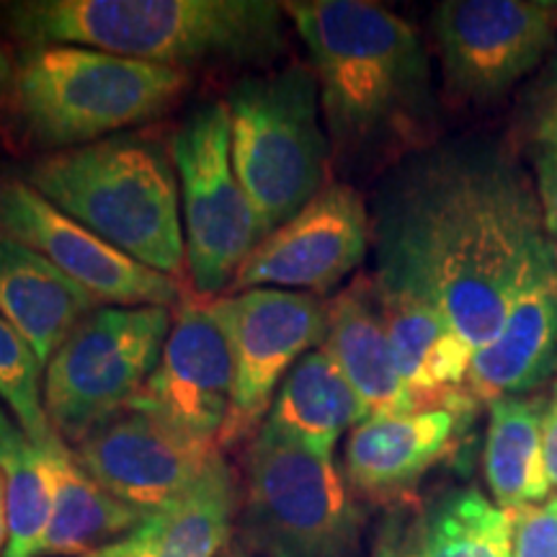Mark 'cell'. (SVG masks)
<instances>
[{
    "mask_svg": "<svg viewBox=\"0 0 557 557\" xmlns=\"http://www.w3.org/2000/svg\"><path fill=\"white\" fill-rule=\"evenodd\" d=\"M374 238V278L436 302L472 351L496 336L527 284L557 269L537 189L485 145L410 163L382 194Z\"/></svg>",
    "mask_w": 557,
    "mask_h": 557,
    "instance_id": "obj_1",
    "label": "cell"
},
{
    "mask_svg": "<svg viewBox=\"0 0 557 557\" xmlns=\"http://www.w3.org/2000/svg\"><path fill=\"white\" fill-rule=\"evenodd\" d=\"M282 5L310 52L338 169H374L429 148L436 129L431 62L406 18L367 0Z\"/></svg>",
    "mask_w": 557,
    "mask_h": 557,
    "instance_id": "obj_2",
    "label": "cell"
},
{
    "mask_svg": "<svg viewBox=\"0 0 557 557\" xmlns=\"http://www.w3.org/2000/svg\"><path fill=\"white\" fill-rule=\"evenodd\" d=\"M274 0H26L5 5L13 37L70 45L186 70L269 65L287 45Z\"/></svg>",
    "mask_w": 557,
    "mask_h": 557,
    "instance_id": "obj_3",
    "label": "cell"
},
{
    "mask_svg": "<svg viewBox=\"0 0 557 557\" xmlns=\"http://www.w3.org/2000/svg\"><path fill=\"white\" fill-rule=\"evenodd\" d=\"M26 184L129 259L184 282L186 238L171 150L143 135H114L54 150Z\"/></svg>",
    "mask_w": 557,
    "mask_h": 557,
    "instance_id": "obj_4",
    "label": "cell"
},
{
    "mask_svg": "<svg viewBox=\"0 0 557 557\" xmlns=\"http://www.w3.org/2000/svg\"><path fill=\"white\" fill-rule=\"evenodd\" d=\"M189 73L88 47H26L13 75V114L37 145L81 148L158 120Z\"/></svg>",
    "mask_w": 557,
    "mask_h": 557,
    "instance_id": "obj_5",
    "label": "cell"
},
{
    "mask_svg": "<svg viewBox=\"0 0 557 557\" xmlns=\"http://www.w3.org/2000/svg\"><path fill=\"white\" fill-rule=\"evenodd\" d=\"M225 103L233 169L263 235H271L331 184L318 78L305 65L248 75L230 88Z\"/></svg>",
    "mask_w": 557,
    "mask_h": 557,
    "instance_id": "obj_6",
    "label": "cell"
},
{
    "mask_svg": "<svg viewBox=\"0 0 557 557\" xmlns=\"http://www.w3.org/2000/svg\"><path fill=\"white\" fill-rule=\"evenodd\" d=\"M246 549L263 557H351L359 511L333 455L263 421L246 451L238 506Z\"/></svg>",
    "mask_w": 557,
    "mask_h": 557,
    "instance_id": "obj_7",
    "label": "cell"
},
{
    "mask_svg": "<svg viewBox=\"0 0 557 557\" xmlns=\"http://www.w3.org/2000/svg\"><path fill=\"white\" fill-rule=\"evenodd\" d=\"M173 325L169 308H99L45 369V410L65 444H78L135 406Z\"/></svg>",
    "mask_w": 557,
    "mask_h": 557,
    "instance_id": "obj_8",
    "label": "cell"
},
{
    "mask_svg": "<svg viewBox=\"0 0 557 557\" xmlns=\"http://www.w3.org/2000/svg\"><path fill=\"white\" fill-rule=\"evenodd\" d=\"M184 218L186 269L199 297H222L243 261L267 238L233 169L225 101L194 109L171 137Z\"/></svg>",
    "mask_w": 557,
    "mask_h": 557,
    "instance_id": "obj_9",
    "label": "cell"
},
{
    "mask_svg": "<svg viewBox=\"0 0 557 557\" xmlns=\"http://www.w3.org/2000/svg\"><path fill=\"white\" fill-rule=\"evenodd\" d=\"M557 3L447 0L434 9V39L451 99L487 103L532 73L553 47Z\"/></svg>",
    "mask_w": 557,
    "mask_h": 557,
    "instance_id": "obj_10",
    "label": "cell"
},
{
    "mask_svg": "<svg viewBox=\"0 0 557 557\" xmlns=\"http://www.w3.org/2000/svg\"><path fill=\"white\" fill-rule=\"evenodd\" d=\"M227 297L235 382L220 449L259 434L289 369L325 336V302L310 292L261 287Z\"/></svg>",
    "mask_w": 557,
    "mask_h": 557,
    "instance_id": "obj_11",
    "label": "cell"
},
{
    "mask_svg": "<svg viewBox=\"0 0 557 557\" xmlns=\"http://www.w3.org/2000/svg\"><path fill=\"white\" fill-rule=\"evenodd\" d=\"M233 382L230 297L189 295L173 312L163 357L129 410L158 418L199 442L218 444Z\"/></svg>",
    "mask_w": 557,
    "mask_h": 557,
    "instance_id": "obj_12",
    "label": "cell"
},
{
    "mask_svg": "<svg viewBox=\"0 0 557 557\" xmlns=\"http://www.w3.org/2000/svg\"><path fill=\"white\" fill-rule=\"evenodd\" d=\"M0 230L47 256L107 308L176 310L189 297L178 278L129 259L94 230L60 212L26 181H5L0 186Z\"/></svg>",
    "mask_w": 557,
    "mask_h": 557,
    "instance_id": "obj_13",
    "label": "cell"
},
{
    "mask_svg": "<svg viewBox=\"0 0 557 557\" xmlns=\"http://www.w3.org/2000/svg\"><path fill=\"white\" fill-rule=\"evenodd\" d=\"M369 235L372 225L361 194L351 184L331 181L253 248L227 295L261 287L325 295L364 261Z\"/></svg>",
    "mask_w": 557,
    "mask_h": 557,
    "instance_id": "obj_14",
    "label": "cell"
},
{
    "mask_svg": "<svg viewBox=\"0 0 557 557\" xmlns=\"http://www.w3.org/2000/svg\"><path fill=\"white\" fill-rule=\"evenodd\" d=\"M220 455L218 444L181 434L139 410L111 418L75 447L88 475L145 517L189 491Z\"/></svg>",
    "mask_w": 557,
    "mask_h": 557,
    "instance_id": "obj_15",
    "label": "cell"
},
{
    "mask_svg": "<svg viewBox=\"0 0 557 557\" xmlns=\"http://www.w3.org/2000/svg\"><path fill=\"white\" fill-rule=\"evenodd\" d=\"M374 287L395 364L413 395L418 413L444 408L470 416L478 406L465 387L472 346L447 312L431 299L380 278H374Z\"/></svg>",
    "mask_w": 557,
    "mask_h": 557,
    "instance_id": "obj_16",
    "label": "cell"
},
{
    "mask_svg": "<svg viewBox=\"0 0 557 557\" xmlns=\"http://www.w3.org/2000/svg\"><path fill=\"white\" fill-rule=\"evenodd\" d=\"M457 410H421L408 416L367 418L346 442V483L369 500L389 504L408 496L421 478L455 447Z\"/></svg>",
    "mask_w": 557,
    "mask_h": 557,
    "instance_id": "obj_17",
    "label": "cell"
},
{
    "mask_svg": "<svg viewBox=\"0 0 557 557\" xmlns=\"http://www.w3.org/2000/svg\"><path fill=\"white\" fill-rule=\"evenodd\" d=\"M320 348L357 393L369 418L418 413L395 364L372 276H357L325 302Z\"/></svg>",
    "mask_w": 557,
    "mask_h": 557,
    "instance_id": "obj_18",
    "label": "cell"
},
{
    "mask_svg": "<svg viewBox=\"0 0 557 557\" xmlns=\"http://www.w3.org/2000/svg\"><path fill=\"white\" fill-rule=\"evenodd\" d=\"M555 374L557 269L527 284L496 336L472 351L465 387L478 403H493L534 393Z\"/></svg>",
    "mask_w": 557,
    "mask_h": 557,
    "instance_id": "obj_19",
    "label": "cell"
},
{
    "mask_svg": "<svg viewBox=\"0 0 557 557\" xmlns=\"http://www.w3.org/2000/svg\"><path fill=\"white\" fill-rule=\"evenodd\" d=\"M99 308V299L47 256L0 235V315L26 338L45 369L70 333Z\"/></svg>",
    "mask_w": 557,
    "mask_h": 557,
    "instance_id": "obj_20",
    "label": "cell"
},
{
    "mask_svg": "<svg viewBox=\"0 0 557 557\" xmlns=\"http://www.w3.org/2000/svg\"><path fill=\"white\" fill-rule=\"evenodd\" d=\"M238 506V480L220 455L189 491L116 542L120 557H220L230 547Z\"/></svg>",
    "mask_w": 557,
    "mask_h": 557,
    "instance_id": "obj_21",
    "label": "cell"
},
{
    "mask_svg": "<svg viewBox=\"0 0 557 557\" xmlns=\"http://www.w3.org/2000/svg\"><path fill=\"white\" fill-rule=\"evenodd\" d=\"M54 475V506L37 557H78L127 537L145 521L107 487H101L78 462L65 442L47 449Z\"/></svg>",
    "mask_w": 557,
    "mask_h": 557,
    "instance_id": "obj_22",
    "label": "cell"
},
{
    "mask_svg": "<svg viewBox=\"0 0 557 557\" xmlns=\"http://www.w3.org/2000/svg\"><path fill=\"white\" fill-rule=\"evenodd\" d=\"M487 408L483 470L493 504L511 513L553 496L542 444L545 398L517 395L487 403Z\"/></svg>",
    "mask_w": 557,
    "mask_h": 557,
    "instance_id": "obj_23",
    "label": "cell"
},
{
    "mask_svg": "<svg viewBox=\"0 0 557 557\" xmlns=\"http://www.w3.org/2000/svg\"><path fill=\"white\" fill-rule=\"evenodd\" d=\"M367 418L357 393L329 354L323 348H312L278 385L267 423L320 455H333L344 431L357 429Z\"/></svg>",
    "mask_w": 557,
    "mask_h": 557,
    "instance_id": "obj_24",
    "label": "cell"
},
{
    "mask_svg": "<svg viewBox=\"0 0 557 557\" xmlns=\"http://www.w3.org/2000/svg\"><path fill=\"white\" fill-rule=\"evenodd\" d=\"M403 557H511V517L478 487L444 493L400 534Z\"/></svg>",
    "mask_w": 557,
    "mask_h": 557,
    "instance_id": "obj_25",
    "label": "cell"
},
{
    "mask_svg": "<svg viewBox=\"0 0 557 557\" xmlns=\"http://www.w3.org/2000/svg\"><path fill=\"white\" fill-rule=\"evenodd\" d=\"M5 475V521L9 542L3 557H37L54 506V475L47 449L26 438L0 462Z\"/></svg>",
    "mask_w": 557,
    "mask_h": 557,
    "instance_id": "obj_26",
    "label": "cell"
},
{
    "mask_svg": "<svg viewBox=\"0 0 557 557\" xmlns=\"http://www.w3.org/2000/svg\"><path fill=\"white\" fill-rule=\"evenodd\" d=\"M34 348L13 325L0 315V400L11 408L18 429L39 449L62 442L45 410V380Z\"/></svg>",
    "mask_w": 557,
    "mask_h": 557,
    "instance_id": "obj_27",
    "label": "cell"
},
{
    "mask_svg": "<svg viewBox=\"0 0 557 557\" xmlns=\"http://www.w3.org/2000/svg\"><path fill=\"white\" fill-rule=\"evenodd\" d=\"M532 165L545 230L557 256V90L534 127Z\"/></svg>",
    "mask_w": 557,
    "mask_h": 557,
    "instance_id": "obj_28",
    "label": "cell"
},
{
    "mask_svg": "<svg viewBox=\"0 0 557 557\" xmlns=\"http://www.w3.org/2000/svg\"><path fill=\"white\" fill-rule=\"evenodd\" d=\"M511 517V557H557V496L521 506Z\"/></svg>",
    "mask_w": 557,
    "mask_h": 557,
    "instance_id": "obj_29",
    "label": "cell"
},
{
    "mask_svg": "<svg viewBox=\"0 0 557 557\" xmlns=\"http://www.w3.org/2000/svg\"><path fill=\"white\" fill-rule=\"evenodd\" d=\"M542 444H545V465L549 483L557 487V385L545 398V418H542Z\"/></svg>",
    "mask_w": 557,
    "mask_h": 557,
    "instance_id": "obj_30",
    "label": "cell"
},
{
    "mask_svg": "<svg viewBox=\"0 0 557 557\" xmlns=\"http://www.w3.org/2000/svg\"><path fill=\"white\" fill-rule=\"evenodd\" d=\"M13 75H16V62L0 47V120L13 114Z\"/></svg>",
    "mask_w": 557,
    "mask_h": 557,
    "instance_id": "obj_31",
    "label": "cell"
},
{
    "mask_svg": "<svg viewBox=\"0 0 557 557\" xmlns=\"http://www.w3.org/2000/svg\"><path fill=\"white\" fill-rule=\"evenodd\" d=\"M26 442V434L18 429V423L11 421V416L5 413L0 406V462L11 455L13 449H18Z\"/></svg>",
    "mask_w": 557,
    "mask_h": 557,
    "instance_id": "obj_32",
    "label": "cell"
},
{
    "mask_svg": "<svg viewBox=\"0 0 557 557\" xmlns=\"http://www.w3.org/2000/svg\"><path fill=\"white\" fill-rule=\"evenodd\" d=\"M374 557H403V553H400V534L395 532H385L382 534V540H380V545H377V549H374Z\"/></svg>",
    "mask_w": 557,
    "mask_h": 557,
    "instance_id": "obj_33",
    "label": "cell"
},
{
    "mask_svg": "<svg viewBox=\"0 0 557 557\" xmlns=\"http://www.w3.org/2000/svg\"><path fill=\"white\" fill-rule=\"evenodd\" d=\"M5 542H9V521H5V475L0 470V555L5 553Z\"/></svg>",
    "mask_w": 557,
    "mask_h": 557,
    "instance_id": "obj_34",
    "label": "cell"
},
{
    "mask_svg": "<svg viewBox=\"0 0 557 557\" xmlns=\"http://www.w3.org/2000/svg\"><path fill=\"white\" fill-rule=\"evenodd\" d=\"M78 557H120V547H116V542H114V545L94 549V553H86V555H78Z\"/></svg>",
    "mask_w": 557,
    "mask_h": 557,
    "instance_id": "obj_35",
    "label": "cell"
},
{
    "mask_svg": "<svg viewBox=\"0 0 557 557\" xmlns=\"http://www.w3.org/2000/svg\"><path fill=\"white\" fill-rule=\"evenodd\" d=\"M220 557H253L250 555V549H246V547H240V545H230L225 553H222Z\"/></svg>",
    "mask_w": 557,
    "mask_h": 557,
    "instance_id": "obj_36",
    "label": "cell"
},
{
    "mask_svg": "<svg viewBox=\"0 0 557 557\" xmlns=\"http://www.w3.org/2000/svg\"><path fill=\"white\" fill-rule=\"evenodd\" d=\"M555 259H557V256H555Z\"/></svg>",
    "mask_w": 557,
    "mask_h": 557,
    "instance_id": "obj_37",
    "label": "cell"
}]
</instances>
